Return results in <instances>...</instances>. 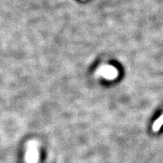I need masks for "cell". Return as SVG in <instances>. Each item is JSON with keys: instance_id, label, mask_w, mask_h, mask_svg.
<instances>
[{"instance_id": "6da1fadb", "label": "cell", "mask_w": 163, "mask_h": 163, "mask_svg": "<svg viewBox=\"0 0 163 163\" xmlns=\"http://www.w3.org/2000/svg\"><path fill=\"white\" fill-rule=\"evenodd\" d=\"M107 73V76L106 77H109V78H113L114 76H116L115 75V73H116V69H114L113 67H104L103 69L102 68V73Z\"/></svg>"}, {"instance_id": "7a4b0ae2", "label": "cell", "mask_w": 163, "mask_h": 163, "mask_svg": "<svg viewBox=\"0 0 163 163\" xmlns=\"http://www.w3.org/2000/svg\"><path fill=\"white\" fill-rule=\"evenodd\" d=\"M162 124H163V116H161L160 118L155 122L154 125H153V129H154L155 131H157V130L159 129V128H160V126L162 125Z\"/></svg>"}]
</instances>
